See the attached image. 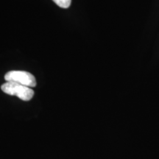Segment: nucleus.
<instances>
[{"instance_id": "1", "label": "nucleus", "mask_w": 159, "mask_h": 159, "mask_svg": "<svg viewBox=\"0 0 159 159\" xmlns=\"http://www.w3.org/2000/svg\"><path fill=\"white\" fill-rule=\"evenodd\" d=\"M2 90L5 94L16 96L24 101H29L34 96V91L30 87L14 82H6L2 85Z\"/></svg>"}, {"instance_id": "2", "label": "nucleus", "mask_w": 159, "mask_h": 159, "mask_svg": "<svg viewBox=\"0 0 159 159\" xmlns=\"http://www.w3.org/2000/svg\"><path fill=\"white\" fill-rule=\"evenodd\" d=\"M7 82H14L33 88L36 85V80L33 75L25 71H11L5 75Z\"/></svg>"}, {"instance_id": "3", "label": "nucleus", "mask_w": 159, "mask_h": 159, "mask_svg": "<svg viewBox=\"0 0 159 159\" xmlns=\"http://www.w3.org/2000/svg\"><path fill=\"white\" fill-rule=\"evenodd\" d=\"M52 1L62 8H68L71 2V0H52Z\"/></svg>"}]
</instances>
